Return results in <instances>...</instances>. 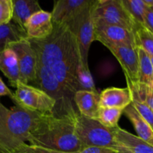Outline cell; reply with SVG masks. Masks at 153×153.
I'll return each instance as SVG.
<instances>
[{
    "label": "cell",
    "instance_id": "1",
    "mask_svg": "<svg viewBox=\"0 0 153 153\" xmlns=\"http://www.w3.org/2000/svg\"><path fill=\"white\" fill-rule=\"evenodd\" d=\"M37 62L46 67L72 96L77 92V70L81 61L77 40L65 24L53 22L44 39L28 38Z\"/></svg>",
    "mask_w": 153,
    "mask_h": 153
},
{
    "label": "cell",
    "instance_id": "2",
    "mask_svg": "<svg viewBox=\"0 0 153 153\" xmlns=\"http://www.w3.org/2000/svg\"><path fill=\"white\" fill-rule=\"evenodd\" d=\"M58 118L51 114H41L28 134L31 145L58 152L79 153L82 145L75 129L76 115Z\"/></svg>",
    "mask_w": 153,
    "mask_h": 153
},
{
    "label": "cell",
    "instance_id": "3",
    "mask_svg": "<svg viewBox=\"0 0 153 153\" xmlns=\"http://www.w3.org/2000/svg\"><path fill=\"white\" fill-rule=\"evenodd\" d=\"M41 114L16 105L9 109L0 102V153H11L28 141V134Z\"/></svg>",
    "mask_w": 153,
    "mask_h": 153
},
{
    "label": "cell",
    "instance_id": "4",
    "mask_svg": "<svg viewBox=\"0 0 153 153\" xmlns=\"http://www.w3.org/2000/svg\"><path fill=\"white\" fill-rule=\"evenodd\" d=\"M33 84L34 87L43 91L55 100V106L51 115L61 118L70 115H76L79 113L75 108L73 96L64 89L46 67L38 62L36 79Z\"/></svg>",
    "mask_w": 153,
    "mask_h": 153
},
{
    "label": "cell",
    "instance_id": "5",
    "mask_svg": "<svg viewBox=\"0 0 153 153\" xmlns=\"http://www.w3.org/2000/svg\"><path fill=\"white\" fill-rule=\"evenodd\" d=\"M76 135L82 145V149L88 146L110 149L117 152L125 149L115 140L113 128H106L96 120L78 113L75 125Z\"/></svg>",
    "mask_w": 153,
    "mask_h": 153
},
{
    "label": "cell",
    "instance_id": "6",
    "mask_svg": "<svg viewBox=\"0 0 153 153\" xmlns=\"http://www.w3.org/2000/svg\"><path fill=\"white\" fill-rule=\"evenodd\" d=\"M93 18L94 25H117L132 32L139 25L128 13L122 0H97Z\"/></svg>",
    "mask_w": 153,
    "mask_h": 153
},
{
    "label": "cell",
    "instance_id": "7",
    "mask_svg": "<svg viewBox=\"0 0 153 153\" xmlns=\"http://www.w3.org/2000/svg\"><path fill=\"white\" fill-rule=\"evenodd\" d=\"M97 0H93L92 3L87 7L79 16L69 22L67 25L77 40L80 53L81 61L84 66H88V53L94 38V22L93 12Z\"/></svg>",
    "mask_w": 153,
    "mask_h": 153
},
{
    "label": "cell",
    "instance_id": "8",
    "mask_svg": "<svg viewBox=\"0 0 153 153\" xmlns=\"http://www.w3.org/2000/svg\"><path fill=\"white\" fill-rule=\"evenodd\" d=\"M12 101L27 110L42 114H52L55 102L42 90L18 82Z\"/></svg>",
    "mask_w": 153,
    "mask_h": 153
},
{
    "label": "cell",
    "instance_id": "9",
    "mask_svg": "<svg viewBox=\"0 0 153 153\" xmlns=\"http://www.w3.org/2000/svg\"><path fill=\"white\" fill-rule=\"evenodd\" d=\"M7 48L14 52L19 70V82L26 85L33 84L36 79L37 59L28 38L10 43Z\"/></svg>",
    "mask_w": 153,
    "mask_h": 153
},
{
    "label": "cell",
    "instance_id": "10",
    "mask_svg": "<svg viewBox=\"0 0 153 153\" xmlns=\"http://www.w3.org/2000/svg\"><path fill=\"white\" fill-rule=\"evenodd\" d=\"M94 38L106 47L113 45H126L136 47L134 32L113 25H94Z\"/></svg>",
    "mask_w": 153,
    "mask_h": 153
},
{
    "label": "cell",
    "instance_id": "11",
    "mask_svg": "<svg viewBox=\"0 0 153 153\" xmlns=\"http://www.w3.org/2000/svg\"><path fill=\"white\" fill-rule=\"evenodd\" d=\"M122 67L126 79L137 82L139 78V61L137 47L126 45L107 46Z\"/></svg>",
    "mask_w": 153,
    "mask_h": 153
},
{
    "label": "cell",
    "instance_id": "12",
    "mask_svg": "<svg viewBox=\"0 0 153 153\" xmlns=\"http://www.w3.org/2000/svg\"><path fill=\"white\" fill-rule=\"evenodd\" d=\"M93 0H58L54 2L52 11V22L65 24L77 17Z\"/></svg>",
    "mask_w": 153,
    "mask_h": 153
},
{
    "label": "cell",
    "instance_id": "13",
    "mask_svg": "<svg viewBox=\"0 0 153 153\" xmlns=\"http://www.w3.org/2000/svg\"><path fill=\"white\" fill-rule=\"evenodd\" d=\"M27 37L29 39H44L53 31V22L50 12L41 10L34 13L25 25Z\"/></svg>",
    "mask_w": 153,
    "mask_h": 153
},
{
    "label": "cell",
    "instance_id": "14",
    "mask_svg": "<svg viewBox=\"0 0 153 153\" xmlns=\"http://www.w3.org/2000/svg\"><path fill=\"white\" fill-rule=\"evenodd\" d=\"M132 102V97L128 88H108L100 94L99 105L102 108H111L124 110Z\"/></svg>",
    "mask_w": 153,
    "mask_h": 153
},
{
    "label": "cell",
    "instance_id": "15",
    "mask_svg": "<svg viewBox=\"0 0 153 153\" xmlns=\"http://www.w3.org/2000/svg\"><path fill=\"white\" fill-rule=\"evenodd\" d=\"M79 113L91 119L96 120L100 108V94L88 91H78L73 97Z\"/></svg>",
    "mask_w": 153,
    "mask_h": 153
},
{
    "label": "cell",
    "instance_id": "16",
    "mask_svg": "<svg viewBox=\"0 0 153 153\" xmlns=\"http://www.w3.org/2000/svg\"><path fill=\"white\" fill-rule=\"evenodd\" d=\"M115 140L120 145L132 153H153V146L137 136L120 128H113Z\"/></svg>",
    "mask_w": 153,
    "mask_h": 153
},
{
    "label": "cell",
    "instance_id": "17",
    "mask_svg": "<svg viewBox=\"0 0 153 153\" xmlns=\"http://www.w3.org/2000/svg\"><path fill=\"white\" fill-rule=\"evenodd\" d=\"M12 20L16 25L25 30V25L28 19L34 13L41 10V7L37 0H12Z\"/></svg>",
    "mask_w": 153,
    "mask_h": 153
},
{
    "label": "cell",
    "instance_id": "18",
    "mask_svg": "<svg viewBox=\"0 0 153 153\" xmlns=\"http://www.w3.org/2000/svg\"><path fill=\"white\" fill-rule=\"evenodd\" d=\"M0 70L6 76L10 85L16 88L19 82V70L17 58L10 48L0 51Z\"/></svg>",
    "mask_w": 153,
    "mask_h": 153
},
{
    "label": "cell",
    "instance_id": "19",
    "mask_svg": "<svg viewBox=\"0 0 153 153\" xmlns=\"http://www.w3.org/2000/svg\"><path fill=\"white\" fill-rule=\"evenodd\" d=\"M123 114L132 123L137 134V137L153 146V130L131 103L124 109Z\"/></svg>",
    "mask_w": 153,
    "mask_h": 153
},
{
    "label": "cell",
    "instance_id": "20",
    "mask_svg": "<svg viewBox=\"0 0 153 153\" xmlns=\"http://www.w3.org/2000/svg\"><path fill=\"white\" fill-rule=\"evenodd\" d=\"M26 38V31L15 23L9 22L0 25V51L7 48L10 43Z\"/></svg>",
    "mask_w": 153,
    "mask_h": 153
},
{
    "label": "cell",
    "instance_id": "21",
    "mask_svg": "<svg viewBox=\"0 0 153 153\" xmlns=\"http://www.w3.org/2000/svg\"><path fill=\"white\" fill-rule=\"evenodd\" d=\"M139 61L138 82L153 88V67L150 56L140 47H137Z\"/></svg>",
    "mask_w": 153,
    "mask_h": 153
},
{
    "label": "cell",
    "instance_id": "22",
    "mask_svg": "<svg viewBox=\"0 0 153 153\" xmlns=\"http://www.w3.org/2000/svg\"><path fill=\"white\" fill-rule=\"evenodd\" d=\"M127 88L132 99L144 103L153 111V88L140 82H131L126 80Z\"/></svg>",
    "mask_w": 153,
    "mask_h": 153
},
{
    "label": "cell",
    "instance_id": "23",
    "mask_svg": "<svg viewBox=\"0 0 153 153\" xmlns=\"http://www.w3.org/2000/svg\"><path fill=\"white\" fill-rule=\"evenodd\" d=\"M123 110L111 108L100 107L96 120L108 128H116L118 127V122Z\"/></svg>",
    "mask_w": 153,
    "mask_h": 153
},
{
    "label": "cell",
    "instance_id": "24",
    "mask_svg": "<svg viewBox=\"0 0 153 153\" xmlns=\"http://www.w3.org/2000/svg\"><path fill=\"white\" fill-rule=\"evenodd\" d=\"M136 47L143 49L149 56H153V34L143 25H139L134 31Z\"/></svg>",
    "mask_w": 153,
    "mask_h": 153
},
{
    "label": "cell",
    "instance_id": "25",
    "mask_svg": "<svg viewBox=\"0 0 153 153\" xmlns=\"http://www.w3.org/2000/svg\"><path fill=\"white\" fill-rule=\"evenodd\" d=\"M122 1L134 22L138 25H143L146 5L143 0H122Z\"/></svg>",
    "mask_w": 153,
    "mask_h": 153
},
{
    "label": "cell",
    "instance_id": "26",
    "mask_svg": "<svg viewBox=\"0 0 153 153\" xmlns=\"http://www.w3.org/2000/svg\"><path fill=\"white\" fill-rule=\"evenodd\" d=\"M77 84L79 91H88L98 92L97 91L89 67L83 65L80 61L77 70Z\"/></svg>",
    "mask_w": 153,
    "mask_h": 153
},
{
    "label": "cell",
    "instance_id": "27",
    "mask_svg": "<svg viewBox=\"0 0 153 153\" xmlns=\"http://www.w3.org/2000/svg\"><path fill=\"white\" fill-rule=\"evenodd\" d=\"M13 17L12 0H0V25L9 23Z\"/></svg>",
    "mask_w": 153,
    "mask_h": 153
},
{
    "label": "cell",
    "instance_id": "28",
    "mask_svg": "<svg viewBox=\"0 0 153 153\" xmlns=\"http://www.w3.org/2000/svg\"><path fill=\"white\" fill-rule=\"evenodd\" d=\"M131 105L134 106L140 116L147 122L153 130V111L147 105L135 99H132Z\"/></svg>",
    "mask_w": 153,
    "mask_h": 153
},
{
    "label": "cell",
    "instance_id": "29",
    "mask_svg": "<svg viewBox=\"0 0 153 153\" xmlns=\"http://www.w3.org/2000/svg\"><path fill=\"white\" fill-rule=\"evenodd\" d=\"M11 153H67L58 152L53 149L43 148L41 146H34V145L27 144L24 143L19 145Z\"/></svg>",
    "mask_w": 153,
    "mask_h": 153
},
{
    "label": "cell",
    "instance_id": "30",
    "mask_svg": "<svg viewBox=\"0 0 153 153\" xmlns=\"http://www.w3.org/2000/svg\"><path fill=\"white\" fill-rule=\"evenodd\" d=\"M143 26L153 34V11L150 7H147V6L146 7V10H145Z\"/></svg>",
    "mask_w": 153,
    "mask_h": 153
},
{
    "label": "cell",
    "instance_id": "31",
    "mask_svg": "<svg viewBox=\"0 0 153 153\" xmlns=\"http://www.w3.org/2000/svg\"><path fill=\"white\" fill-rule=\"evenodd\" d=\"M79 153H117L116 151H114L110 149L105 148L95 147V146H88L85 147Z\"/></svg>",
    "mask_w": 153,
    "mask_h": 153
},
{
    "label": "cell",
    "instance_id": "32",
    "mask_svg": "<svg viewBox=\"0 0 153 153\" xmlns=\"http://www.w3.org/2000/svg\"><path fill=\"white\" fill-rule=\"evenodd\" d=\"M0 97H9L12 100H13V94L6 86L1 77H0Z\"/></svg>",
    "mask_w": 153,
    "mask_h": 153
},
{
    "label": "cell",
    "instance_id": "33",
    "mask_svg": "<svg viewBox=\"0 0 153 153\" xmlns=\"http://www.w3.org/2000/svg\"><path fill=\"white\" fill-rule=\"evenodd\" d=\"M144 4H146L147 7H153V0H143Z\"/></svg>",
    "mask_w": 153,
    "mask_h": 153
},
{
    "label": "cell",
    "instance_id": "34",
    "mask_svg": "<svg viewBox=\"0 0 153 153\" xmlns=\"http://www.w3.org/2000/svg\"><path fill=\"white\" fill-rule=\"evenodd\" d=\"M117 153H132V152H129V151L127 150V149L125 148V149H123V150L120 151V152H118Z\"/></svg>",
    "mask_w": 153,
    "mask_h": 153
},
{
    "label": "cell",
    "instance_id": "35",
    "mask_svg": "<svg viewBox=\"0 0 153 153\" xmlns=\"http://www.w3.org/2000/svg\"><path fill=\"white\" fill-rule=\"evenodd\" d=\"M150 61H151V64H152V66L153 67V56H150Z\"/></svg>",
    "mask_w": 153,
    "mask_h": 153
},
{
    "label": "cell",
    "instance_id": "36",
    "mask_svg": "<svg viewBox=\"0 0 153 153\" xmlns=\"http://www.w3.org/2000/svg\"><path fill=\"white\" fill-rule=\"evenodd\" d=\"M150 8H151V9H152V11H153V7H150Z\"/></svg>",
    "mask_w": 153,
    "mask_h": 153
}]
</instances>
